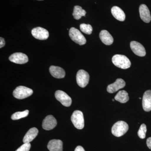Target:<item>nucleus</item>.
<instances>
[{
    "instance_id": "412c9836",
    "label": "nucleus",
    "mask_w": 151,
    "mask_h": 151,
    "mask_svg": "<svg viewBox=\"0 0 151 151\" xmlns=\"http://www.w3.org/2000/svg\"><path fill=\"white\" fill-rule=\"evenodd\" d=\"M86 14V11L83 9L81 7L79 6H74L73 16L76 19H79L81 18V17L85 16Z\"/></svg>"
},
{
    "instance_id": "1a4fd4ad",
    "label": "nucleus",
    "mask_w": 151,
    "mask_h": 151,
    "mask_svg": "<svg viewBox=\"0 0 151 151\" xmlns=\"http://www.w3.org/2000/svg\"><path fill=\"white\" fill-rule=\"evenodd\" d=\"M9 60L11 62L19 64H24L28 61L27 55L22 52L13 53L9 57Z\"/></svg>"
},
{
    "instance_id": "a211bd4d",
    "label": "nucleus",
    "mask_w": 151,
    "mask_h": 151,
    "mask_svg": "<svg viewBox=\"0 0 151 151\" xmlns=\"http://www.w3.org/2000/svg\"><path fill=\"white\" fill-rule=\"evenodd\" d=\"M38 133V130L37 128H31L30 129L23 138V142L24 143H29L33 141L34 139H35Z\"/></svg>"
},
{
    "instance_id": "f3484780",
    "label": "nucleus",
    "mask_w": 151,
    "mask_h": 151,
    "mask_svg": "<svg viewBox=\"0 0 151 151\" xmlns=\"http://www.w3.org/2000/svg\"><path fill=\"white\" fill-rule=\"evenodd\" d=\"M47 148L50 151H63V142L60 140H51L49 142Z\"/></svg>"
},
{
    "instance_id": "ddd939ff",
    "label": "nucleus",
    "mask_w": 151,
    "mask_h": 151,
    "mask_svg": "<svg viewBox=\"0 0 151 151\" xmlns=\"http://www.w3.org/2000/svg\"><path fill=\"white\" fill-rule=\"evenodd\" d=\"M139 11L140 16L143 21L147 23L150 22L151 20V17L150 11L147 6L145 4L141 5Z\"/></svg>"
},
{
    "instance_id": "c85d7f7f",
    "label": "nucleus",
    "mask_w": 151,
    "mask_h": 151,
    "mask_svg": "<svg viewBox=\"0 0 151 151\" xmlns=\"http://www.w3.org/2000/svg\"><path fill=\"white\" fill-rule=\"evenodd\" d=\"M112 101H114V99H112Z\"/></svg>"
},
{
    "instance_id": "2eb2a0df",
    "label": "nucleus",
    "mask_w": 151,
    "mask_h": 151,
    "mask_svg": "<svg viewBox=\"0 0 151 151\" xmlns=\"http://www.w3.org/2000/svg\"><path fill=\"white\" fill-rule=\"evenodd\" d=\"M49 71L53 77L57 78H64L65 76V71L64 69L58 66L52 65L50 67Z\"/></svg>"
},
{
    "instance_id": "6e6552de",
    "label": "nucleus",
    "mask_w": 151,
    "mask_h": 151,
    "mask_svg": "<svg viewBox=\"0 0 151 151\" xmlns=\"http://www.w3.org/2000/svg\"><path fill=\"white\" fill-rule=\"evenodd\" d=\"M31 32L34 37L40 40H45L48 38L49 36L48 31L41 27L33 29Z\"/></svg>"
},
{
    "instance_id": "393cba45",
    "label": "nucleus",
    "mask_w": 151,
    "mask_h": 151,
    "mask_svg": "<svg viewBox=\"0 0 151 151\" xmlns=\"http://www.w3.org/2000/svg\"><path fill=\"white\" fill-rule=\"evenodd\" d=\"M31 148V145L29 143H24L15 151H29Z\"/></svg>"
},
{
    "instance_id": "7ed1b4c3",
    "label": "nucleus",
    "mask_w": 151,
    "mask_h": 151,
    "mask_svg": "<svg viewBox=\"0 0 151 151\" xmlns=\"http://www.w3.org/2000/svg\"><path fill=\"white\" fill-rule=\"evenodd\" d=\"M69 35L70 38L76 43L80 45L85 44L86 42V38L79 30L74 27H71L69 30Z\"/></svg>"
},
{
    "instance_id": "aec40b11",
    "label": "nucleus",
    "mask_w": 151,
    "mask_h": 151,
    "mask_svg": "<svg viewBox=\"0 0 151 151\" xmlns=\"http://www.w3.org/2000/svg\"><path fill=\"white\" fill-rule=\"evenodd\" d=\"M115 99L120 103H125L129 101V97L127 91L121 90L116 94L115 97Z\"/></svg>"
},
{
    "instance_id": "f8f14e48",
    "label": "nucleus",
    "mask_w": 151,
    "mask_h": 151,
    "mask_svg": "<svg viewBox=\"0 0 151 151\" xmlns=\"http://www.w3.org/2000/svg\"><path fill=\"white\" fill-rule=\"evenodd\" d=\"M126 85V82L122 78H118L113 84H110L107 87V91L109 93H113L119 89L124 88Z\"/></svg>"
},
{
    "instance_id": "0eeeda50",
    "label": "nucleus",
    "mask_w": 151,
    "mask_h": 151,
    "mask_svg": "<svg viewBox=\"0 0 151 151\" xmlns=\"http://www.w3.org/2000/svg\"><path fill=\"white\" fill-rule=\"evenodd\" d=\"M55 97L57 100L65 107H69L72 103L71 98L65 92L61 90L56 91Z\"/></svg>"
},
{
    "instance_id": "4468645a",
    "label": "nucleus",
    "mask_w": 151,
    "mask_h": 151,
    "mask_svg": "<svg viewBox=\"0 0 151 151\" xmlns=\"http://www.w3.org/2000/svg\"><path fill=\"white\" fill-rule=\"evenodd\" d=\"M142 107L144 111L149 112L151 111V90L146 91L142 99Z\"/></svg>"
},
{
    "instance_id": "6ab92c4d",
    "label": "nucleus",
    "mask_w": 151,
    "mask_h": 151,
    "mask_svg": "<svg viewBox=\"0 0 151 151\" xmlns=\"http://www.w3.org/2000/svg\"><path fill=\"white\" fill-rule=\"evenodd\" d=\"M111 13L114 17L118 20L120 21H124L126 18V15L124 13V11L119 7L113 6L111 9Z\"/></svg>"
},
{
    "instance_id": "20e7f679",
    "label": "nucleus",
    "mask_w": 151,
    "mask_h": 151,
    "mask_svg": "<svg viewBox=\"0 0 151 151\" xmlns=\"http://www.w3.org/2000/svg\"><path fill=\"white\" fill-rule=\"evenodd\" d=\"M33 90L24 86H19L14 90L13 94L14 97L18 99H23L32 95Z\"/></svg>"
},
{
    "instance_id": "f03ea898",
    "label": "nucleus",
    "mask_w": 151,
    "mask_h": 151,
    "mask_svg": "<svg viewBox=\"0 0 151 151\" xmlns=\"http://www.w3.org/2000/svg\"><path fill=\"white\" fill-rule=\"evenodd\" d=\"M129 125L124 121H119L114 124L111 132L116 137H121L125 134L129 130Z\"/></svg>"
},
{
    "instance_id": "9b49d317",
    "label": "nucleus",
    "mask_w": 151,
    "mask_h": 151,
    "mask_svg": "<svg viewBox=\"0 0 151 151\" xmlns=\"http://www.w3.org/2000/svg\"><path fill=\"white\" fill-rule=\"evenodd\" d=\"M57 122L55 118L52 115H49L45 117L42 122V128L44 129L50 130L56 127Z\"/></svg>"
},
{
    "instance_id": "5701e85b",
    "label": "nucleus",
    "mask_w": 151,
    "mask_h": 151,
    "mask_svg": "<svg viewBox=\"0 0 151 151\" xmlns=\"http://www.w3.org/2000/svg\"><path fill=\"white\" fill-rule=\"evenodd\" d=\"M80 29L82 32L87 35H91L93 30V29L91 25L85 24H80Z\"/></svg>"
},
{
    "instance_id": "dca6fc26",
    "label": "nucleus",
    "mask_w": 151,
    "mask_h": 151,
    "mask_svg": "<svg viewBox=\"0 0 151 151\" xmlns=\"http://www.w3.org/2000/svg\"><path fill=\"white\" fill-rule=\"evenodd\" d=\"M99 36L102 42L106 45H110L113 43L114 41L113 37L108 31L103 30L100 32Z\"/></svg>"
},
{
    "instance_id": "9d476101",
    "label": "nucleus",
    "mask_w": 151,
    "mask_h": 151,
    "mask_svg": "<svg viewBox=\"0 0 151 151\" xmlns=\"http://www.w3.org/2000/svg\"><path fill=\"white\" fill-rule=\"evenodd\" d=\"M130 47L132 51L138 56L143 57L146 55L145 49L139 42L135 41L131 42Z\"/></svg>"
},
{
    "instance_id": "f257e3e1",
    "label": "nucleus",
    "mask_w": 151,
    "mask_h": 151,
    "mask_svg": "<svg viewBox=\"0 0 151 151\" xmlns=\"http://www.w3.org/2000/svg\"><path fill=\"white\" fill-rule=\"evenodd\" d=\"M112 60L116 67L122 69H127L131 65L130 60L127 56L122 55H115L112 58Z\"/></svg>"
},
{
    "instance_id": "c756f323",
    "label": "nucleus",
    "mask_w": 151,
    "mask_h": 151,
    "mask_svg": "<svg viewBox=\"0 0 151 151\" xmlns=\"http://www.w3.org/2000/svg\"><path fill=\"white\" fill-rule=\"evenodd\" d=\"M38 1H43V0H38Z\"/></svg>"
},
{
    "instance_id": "a878e982",
    "label": "nucleus",
    "mask_w": 151,
    "mask_h": 151,
    "mask_svg": "<svg viewBox=\"0 0 151 151\" xmlns=\"http://www.w3.org/2000/svg\"><path fill=\"white\" fill-rule=\"evenodd\" d=\"M5 45V41L3 37H0V48H2Z\"/></svg>"
},
{
    "instance_id": "b1692460",
    "label": "nucleus",
    "mask_w": 151,
    "mask_h": 151,
    "mask_svg": "<svg viewBox=\"0 0 151 151\" xmlns=\"http://www.w3.org/2000/svg\"><path fill=\"white\" fill-rule=\"evenodd\" d=\"M147 131V127L145 124H142L138 132V135L139 137L142 139H145L146 137Z\"/></svg>"
},
{
    "instance_id": "4be33fe9",
    "label": "nucleus",
    "mask_w": 151,
    "mask_h": 151,
    "mask_svg": "<svg viewBox=\"0 0 151 151\" xmlns=\"http://www.w3.org/2000/svg\"><path fill=\"white\" fill-rule=\"evenodd\" d=\"M29 111L28 110H26L23 112H18L14 113L12 116V119L13 120H19L22 118H25L28 115Z\"/></svg>"
},
{
    "instance_id": "cd10ccee",
    "label": "nucleus",
    "mask_w": 151,
    "mask_h": 151,
    "mask_svg": "<svg viewBox=\"0 0 151 151\" xmlns=\"http://www.w3.org/2000/svg\"><path fill=\"white\" fill-rule=\"evenodd\" d=\"M74 151H85L84 149L81 146H78L76 148Z\"/></svg>"
},
{
    "instance_id": "423d86ee",
    "label": "nucleus",
    "mask_w": 151,
    "mask_h": 151,
    "mask_svg": "<svg viewBox=\"0 0 151 151\" xmlns=\"http://www.w3.org/2000/svg\"><path fill=\"white\" fill-rule=\"evenodd\" d=\"M76 78L77 84L82 88L85 87L89 83V75L85 70H78L76 74Z\"/></svg>"
},
{
    "instance_id": "7c9ffc66",
    "label": "nucleus",
    "mask_w": 151,
    "mask_h": 151,
    "mask_svg": "<svg viewBox=\"0 0 151 151\" xmlns=\"http://www.w3.org/2000/svg\"><path fill=\"white\" fill-rule=\"evenodd\" d=\"M139 99H142V98H140V97H139Z\"/></svg>"
},
{
    "instance_id": "bb28decb",
    "label": "nucleus",
    "mask_w": 151,
    "mask_h": 151,
    "mask_svg": "<svg viewBox=\"0 0 151 151\" xmlns=\"http://www.w3.org/2000/svg\"><path fill=\"white\" fill-rule=\"evenodd\" d=\"M147 145L149 148L151 150V137L147 139Z\"/></svg>"
},
{
    "instance_id": "39448f33",
    "label": "nucleus",
    "mask_w": 151,
    "mask_h": 151,
    "mask_svg": "<svg viewBox=\"0 0 151 151\" xmlns=\"http://www.w3.org/2000/svg\"><path fill=\"white\" fill-rule=\"evenodd\" d=\"M71 120L74 127L78 129H82L84 126V116L81 111H74L71 117Z\"/></svg>"
}]
</instances>
